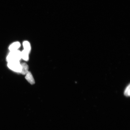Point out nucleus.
Masks as SVG:
<instances>
[{"label": "nucleus", "instance_id": "f257e3e1", "mask_svg": "<svg viewBox=\"0 0 130 130\" xmlns=\"http://www.w3.org/2000/svg\"><path fill=\"white\" fill-rule=\"evenodd\" d=\"M22 59L21 52L19 50L10 51L6 57L8 63L12 62L20 61Z\"/></svg>", "mask_w": 130, "mask_h": 130}, {"label": "nucleus", "instance_id": "f03ea898", "mask_svg": "<svg viewBox=\"0 0 130 130\" xmlns=\"http://www.w3.org/2000/svg\"><path fill=\"white\" fill-rule=\"evenodd\" d=\"M7 66L9 69L14 72L21 73L22 71V66L20 61L8 62Z\"/></svg>", "mask_w": 130, "mask_h": 130}, {"label": "nucleus", "instance_id": "7ed1b4c3", "mask_svg": "<svg viewBox=\"0 0 130 130\" xmlns=\"http://www.w3.org/2000/svg\"><path fill=\"white\" fill-rule=\"evenodd\" d=\"M21 46V44L19 42H16L9 45V49L10 51H16L18 50Z\"/></svg>", "mask_w": 130, "mask_h": 130}, {"label": "nucleus", "instance_id": "20e7f679", "mask_svg": "<svg viewBox=\"0 0 130 130\" xmlns=\"http://www.w3.org/2000/svg\"><path fill=\"white\" fill-rule=\"evenodd\" d=\"M25 78L27 80L31 85L35 84V81L30 71L26 75Z\"/></svg>", "mask_w": 130, "mask_h": 130}, {"label": "nucleus", "instance_id": "39448f33", "mask_svg": "<svg viewBox=\"0 0 130 130\" xmlns=\"http://www.w3.org/2000/svg\"><path fill=\"white\" fill-rule=\"evenodd\" d=\"M22 66V71L21 74L23 75H26L29 72V66L26 63H22L21 64Z\"/></svg>", "mask_w": 130, "mask_h": 130}, {"label": "nucleus", "instance_id": "423d86ee", "mask_svg": "<svg viewBox=\"0 0 130 130\" xmlns=\"http://www.w3.org/2000/svg\"><path fill=\"white\" fill-rule=\"evenodd\" d=\"M23 45L24 50L30 53L31 50V47L30 43L27 41H25L23 42Z\"/></svg>", "mask_w": 130, "mask_h": 130}, {"label": "nucleus", "instance_id": "0eeeda50", "mask_svg": "<svg viewBox=\"0 0 130 130\" xmlns=\"http://www.w3.org/2000/svg\"><path fill=\"white\" fill-rule=\"evenodd\" d=\"M29 53L24 50L22 52H21L22 59V58L24 60L26 61H28L29 59Z\"/></svg>", "mask_w": 130, "mask_h": 130}, {"label": "nucleus", "instance_id": "6e6552de", "mask_svg": "<svg viewBox=\"0 0 130 130\" xmlns=\"http://www.w3.org/2000/svg\"><path fill=\"white\" fill-rule=\"evenodd\" d=\"M130 84L126 87L124 92V95L126 97L130 96Z\"/></svg>", "mask_w": 130, "mask_h": 130}]
</instances>
